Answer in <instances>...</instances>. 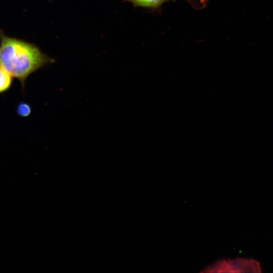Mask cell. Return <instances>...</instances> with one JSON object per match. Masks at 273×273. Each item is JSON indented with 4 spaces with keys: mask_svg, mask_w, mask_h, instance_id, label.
<instances>
[{
    "mask_svg": "<svg viewBox=\"0 0 273 273\" xmlns=\"http://www.w3.org/2000/svg\"><path fill=\"white\" fill-rule=\"evenodd\" d=\"M11 75L0 66V93L6 90L10 86Z\"/></svg>",
    "mask_w": 273,
    "mask_h": 273,
    "instance_id": "4",
    "label": "cell"
},
{
    "mask_svg": "<svg viewBox=\"0 0 273 273\" xmlns=\"http://www.w3.org/2000/svg\"><path fill=\"white\" fill-rule=\"evenodd\" d=\"M262 268L260 262L251 258L238 257L223 259L207 266L204 272H260Z\"/></svg>",
    "mask_w": 273,
    "mask_h": 273,
    "instance_id": "2",
    "label": "cell"
},
{
    "mask_svg": "<svg viewBox=\"0 0 273 273\" xmlns=\"http://www.w3.org/2000/svg\"><path fill=\"white\" fill-rule=\"evenodd\" d=\"M17 111L19 115L26 116L30 114L31 109L28 104L21 103L18 105Z\"/></svg>",
    "mask_w": 273,
    "mask_h": 273,
    "instance_id": "5",
    "label": "cell"
},
{
    "mask_svg": "<svg viewBox=\"0 0 273 273\" xmlns=\"http://www.w3.org/2000/svg\"><path fill=\"white\" fill-rule=\"evenodd\" d=\"M36 46L4 36L0 46V66L23 84L31 73L54 62Z\"/></svg>",
    "mask_w": 273,
    "mask_h": 273,
    "instance_id": "1",
    "label": "cell"
},
{
    "mask_svg": "<svg viewBox=\"0 0 273 273\" xmlns=\"http://www.w3.org/2000/svg\"><path fill=\"white\" fill-rule=\"evenodd\" d=\"M135 6L144 8H156L167 0H126Z\"/></svg>",
    "mask_w": 273,
    "mask_h": 273,
    "instance_id": "3",
    "label": "cell"
}]
</instances>
